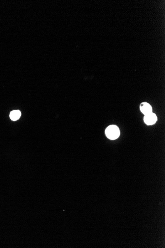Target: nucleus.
<instances>
[{"label":"nucleus","instance_id":"nucleus-2","mask_svg":"<svg viewBox=\"0 0 165 248\" xmlns=\"http://www.w3.org/2000/svg\"><path fill=\"white\" fill-rule=\"evenodd\" d=\"M157 120V117L154 113H150L149 114L145 115L144 117V122L148 126L153 125L156 122Z\"/></svg>","mask_w":165,"mask_h":248},{"label":"nucleus","instance_id":"nucleus-4","mask_svg":"<svg viewBox=\"0 0 165 248\" xmlns=\"http://www.w3.org/2000/svg\"><path fill=\"white\" fill-rule=\"evenodd\" d=\"M21 116V112L19 110H13L10 114V119L13 121H16L20 118Z\"/></svg>","mask_w":165,"mask_h":248},{"label":"nucleus","instance_id":"nucleus-3","mask_svg":"<svg viewBox=\"0 0 165 248\" xmlns=\"http://www.w3.org/2000/svg\"><path fill=\"white\" fill-rule=\"evenodd\" d=\"M140 109L142 113L144 115L149 114L150 113H152V109L150 105L148 103L144 102L140 104Z\"/></svg>","mask_w":165,"mask_h":248},{"label":"nucleus","instance_id":"nucleus-1","mask_svg":"<svg viewBox=\"0 0 165 248\" xmlns=\"http://www.w3.org/2000/svg\"><path fill=\"white\" fill-rule=\"evenodd\" d=\"M120 130L117 126H110L106 129L105 134L107 137L111 140H115L120 136Z\"/></svg>","mask_w":165,"mask_h":248}]
</instances>
